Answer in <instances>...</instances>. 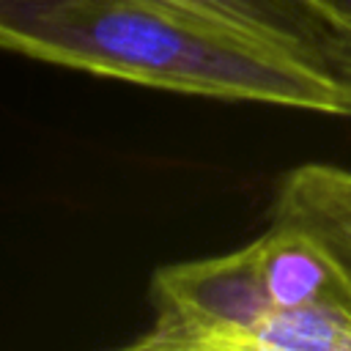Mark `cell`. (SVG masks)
I'll use <instances>...</instances> for the list:
<instances>
[{"mask_svg": "<svg viewBox=\"0 0 351 351\" xmlns=\"http://www.w3.org/2000/svg\"><path fill=\"white\" fill-rule=\"evenodd\" d=\"M0 47L145 88L351 118L332 74L165 0H0Z\"/></svg>", "mask_w": 351, "mask_h": 351, "instance_id": "6da1fadb", "label": "cell"}, {"mask_svg": "<svg viewBox=\"0 0 351 351\" xmlns=\"http://www.w3.org/2000/svg\"><path fill=\"white\" fill-rule=\"evenodd\" d=\"M151 299L154 324L132 348L247 351L252 332L274 310L255 241L228 255L159 266Z\"/></svg>", "mask_w": 351, "mask_h": 351, "instance_id": "7a4b0ae2", "label": "cell"}, {"mask_svg": "<svg viewBox=\"0 0 351 351\" xmlns=\"http://www.w3.org/2000/svg\"><path fill=\"white\" fill-rule=\"evenodd\" d=\"M271 222L318 241L351 293V170L321 162L288 170L271 200Z\"/></svg>", "mask_w": 351, "mask_h": 351, "instance_id": "3957f363", "label": "cell"}, {"mask_svg": "<svg viewBox=\"0 0 351 351\" xmlns=\"http://www.w3.org/2000/svg\"><path fill=\"white\" fill-rule=\"evenodd\" d=\"M239 33L293 52L326 71L329 25L310 0H165ZM329 74V71H326Z\"/></svg>", "mask_w": 351, "mask_h": 351, "instance_id": "277c9868", "label": "cell"}, {"mask_svg": "<svg viewBox=\"0 0 351 351\" xmlns=\"http://www.w3.org/2000/svg\"><path fill=\"white\" fill-rule=\"evenodd\" d=\"M261 277L274 310L302 307L321 299H348L346 280L326 250L307 233L271 222L263 236L255 239Z\"/></svg>", "mask_w": 351, "mask_h": 351, "instance_id": "5b68a950", "label": "cell"}, {"mask_svg": "<svg viewBox=\"0 0 351 351\" xmlns=\"http://www.w3.org/2000/svg\"><path fill=\"white\" fill-rule=\"evenodd\" d=\"M247 351H351V302L321 299L271 310L252 332Z\"/></svg>", "mask_w": 351, "mask_h": 351, "instance_id": "8992f818", "label": "cell"}, {"mask_svg": "<svg viewBox=\"0 0 351 351\" xmlns=\"http://www.w3.org/2000/svg\"><path fill=\"white\" fill-rule=\"evenodd\" d=\"M329 25L326 71L351 90V0H310Z\"/></svg>", "mask_w": 351, "mask_h": 351, "instance_id": "52a82bcc", "label": "cell"}]
</instances>
